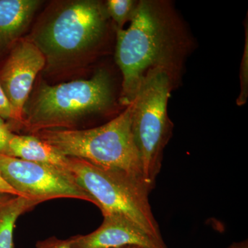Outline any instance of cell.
<instances>
[{"label": "cell", "instance_id": "6da1fadb", "mask_svg": "<svg viewBox=\"0 0 248 248\" xmlns=\"http://www.w3.org/2000/svg\"><path fill=\"white\" fill-rule=\"evenodd\" d=\"M105 5L94 0L55 1L45 10L28 40L46 60L45 71L68 73L84 66L107 27Z\"/></svg>", "mask_w": 248, "mask_h": 248}, {"label": "cell", "instance_id": "7a4b0ae2", "mask_svg": "<svg viewBox=\"0 0 248 248\" xmlns=\"http://www.w3.org/2000/svg\"><path fill=\"white\" fill-rule=\"evenodd\" d=\"M169 15L157 3H138L128 29L117 30L115 60L122 78L121 102L128 106L145 75L157 67L170 69L177 39Z\"/></svg>", "mask_w": 248, "mask_h": 248}, {"label": "cell", "instance_id": "3957f363", "mask_svg": "<svg viewBox=\"0 0 248 248\" xmlns=\"http://www.w3.org/2000/svg\"><path fill=\"white\" fill-rule=\"evenodd\" d=\"M114 102L110 76L100 69L89 79L62 84L41 82L24 107L22 129L32 134L72 130L84 119L107 110Z\"/></svg>", "mask_w": 248, "mask_h": 248}, {"label": "cell", "instance_id": "277c9868", "mask_svg": "<svg viewBox=\"0 0 248 248\" xmlns=\"http://www.w3.org/2000/svg\"><path fill=\"white\" fill-rule=\"evenodd\" d=\"M131 117L130 104L115 118L100 126L84 130L51 129L32 135L63 156L122 171L147 187L132 133Z\"/></svg>", "mask_w": 248, "mask_h": 248}, {"label": "cell", "instance_id": "5b68a950", "mask_svg": "<svg viewBox=\"0 0 248 248\" xmlns=\"http://www.w3.org/2000/svg\"><path fill=\"white\" fill-rule=\"evenodd\" d=\"M172 86L169 69L153 68L145 75L131 103L132 133L150 192L155 187L162 166L164 148L172 133L173 125L167 113Z\"/></svg>", "mask_w": 248, "mask_h": 248}, {"label": "cell", "instance_id": "8992f818", "mask_svg": "<svg viewBox=\"0 0 248 248\" xmlns=\"http://www.w3.org/2000/svg\"><path fill=\"white\" fill-rule=\"evenodd\" d=\"M67 169L103 215H122L155 239L164 240L150 205V191L143 183L122 171L78 158L67 157Z\"/></svg>", "mask_w": 248, "mask_h": 248}, {"label": "cell", "instance_id": "52a82bcc", "mask_svg": "<svg viewBox=\"0 0 248 248\" xmlns=\"http://www.w3.org/2000/svg\"><path fill=\"white\" fill-rule=\"evenodd\" d=\"M0 172L22 197L42 202L58 198L76 199L94 204L92 197L68 170L0 154Z\"/></svg>", "mask_w": 248, "mask_h": 248}, {"label": "cell", "instance_id": "ba28073f", "mask_svg": "<svg viewBox=\"0 0 248 248\" xmlns=\"http://www.w3.org/2000/svg\"><path fill=\"white\" fill-rule=\"evenodd\" d=\"M45 65L43 54L26 37L0 62V85L14 111V128L22 129L24 107Z\"/></svg>", "mask_w": 248, "mask_h": 248}, {"label": "cell", "instance_id": "9c48e42d", "mask_svg": "<svg viewBox=\"0 0 248 248\" xmlns=\"http://www.w3.org/2000/svg\"><path fill=\"white\" fill-rule=\"evenodd\" d=\"M96 231L68 239L72 248H119L137 246L143 248H167L164 240L155 239L122 215H103Z\"/></svg>", "mask_w": 248, "mask_h": 248}, {"label": "cell", "instance_id": "30bf717a", "mask_svg": "<svg viewBox=\"0 0 248 248\" xmlns=\"http://www.w3.org/2000/svg\"><path fill=\"white\" fill-rule=\"evenodd\" d=\"M42 4L40 0H0V62L24 37Z\"/></svg>", "mask_w": 248, "mask_h": 248}, {"label": "cell", "instance_id": "8fae6325", "mask_svg": "<svg viewBox=\"0 0 248 248\" xmlns=\"http://www.w3.org/2000/svg\"><path fill=\"white\" fill-rule=\"evenodd\" d=\"M8 156L25 161L67 169V156L32 135H14L9 142Z\"/></svg>", "mask_w": 248, "mask_h": 248}, {"label": "cell", "instance_id": "7c38bea8", "mask_svg": "<svg viewBox=\"0 0 248 248\" xmlns=\"http://www.w3.org/2000/svg\"><path fill=\"white\" fill-rule=\"evenodd\" d=\"M41 203L43 202L29 197L0 195V248H14V228L18 218Z\"/></svg>", "mask_w": 248, "mask_h": 248}, {"label": "cell", "instance_id": "4fadbf2b", "mask_svg": "<svg viewBox=\"0 0 248 248\" xmlns=\"http://www.w3.org/2000/svg\"><path fill=\"white\" fill-rule=\"evenodd\" d=\"M104 5L108 16L115 22L117 30H120L131 19L138 2L133 0H108Z\"/></svg>", "mask_w": 248, "mask_h": 248}, {"label": "cell", "instance_id": "5bb4252c", "mask_svg": "<svg viewBox=\"0 0 248 248\" xmlns=\"http://www.w3.org/2000/svg\"><path fill=\"white\" fill-rule=\"evenodd\" d=\"M0 117L5 121H8V125L12 130L14 128L16 118L12 107L3 91L2 87L0 85Z\"/></svg>", "mask_w": 248, "mask_h": 248}, {"label": "cell", "instance_id": "9a60e30c", "mask_svg": "<svg viewBox=\"0 0 248 248\" xmlns=\"http://www.w3.org/2000/svg\"><path fill=\"white\" fill-rule=\"evenodd\" d=\"M248 40H246V46L245 48L244 58L241 69V92L240 94L237 104L239 106L243 105L246 102L248 96Z\"/></svg>", "mask_w": 248, "mask_h": 248}, {"label": "cell", "instance_id": "2e32d148", "mask_svg": "<svg viewBox=\"0 0 248 248\" xmlns=\"http://www.w3.org/2000/svg\"><path fill=\"white\" fill-rule=\"evenodd\" d=\"M14 135L7 123L0 117V154L7 155L9 142Z\"/></svg>", "mask_w": 248, "mask_h": 248}, {"label": "cell", "instance_id": "e0dca14e", "mask_svg": "<svg viewBox=\"0 0 248 248\" xmlns=\"http://www.w3.org/2000/svg\"><path fill=\"white\" fill-rule=\"evenodd\" d=\"M36 248H72L68 240H62L52 236L48 239L39 241Z\"/></svg>", "mask_w": 248, "mask_h": 248}, {"label": "cell", "instance_id": "ac0fdd59", "mask_svg": "<svg viewBox=\"0 0 248 248\" xmlns=\"http://www.w3.org/2000/svg\"><path fill=\"white\" fill-rule=\"evenodd\" d=\"M0 195H10L22 197L17 191L15 190L14 187L5 180L1 172H0Z\"/></svg>", "mask_w": 248, "mask_h": 248}, {"label": "cell", "instance_id": "d6986e66", "mask_svg": "<svg viewBox=\"0 0 248 248\" xmlns=\"http://www.w3.org/2000/svg\"><path fill=\"white\" fill-rule=\"evenodd\" d=\"M228 248H248V240H245L241 242L233 243Z\"/></svg>", "mask_w": 248, "mask_h": 248}, {"label": "cell", "instance_id": "ffe728a7", "mask_svg": "<svg viewBox=\"0 0 248 248\" xmlns=\"http://www.w3.org/2000/svg\"><path fill=\"white\" fill-rule=\"evenodd\" d=\"M119 248H143L140 247V246H124V247Z\"/></svg>", "mask_w": 248, "mask_h": 248}]
</instances>
